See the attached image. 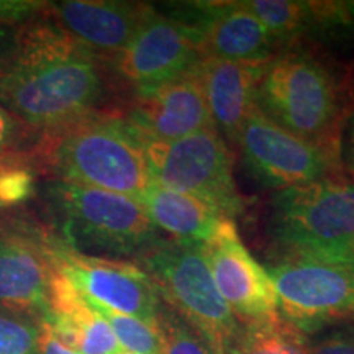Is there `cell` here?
Here are the masks:
<instances>
[{"mask_svg":"<svg viewBox=\"0 0 354 354\" xmlns=\"http://www.w3.org/2000/svg\"><path fill=\"white\" fill-rule=\"evenodd\" d=\"M136 261L162 304L198 331L216 354H227L240 323L216 289L202 245L161 238Z\"/></svg>","mask_w":354,"mask_h":354,"instance_id":"6","label":"cell"},{"mask_svg":"<svg viewBox=\"0 0 354 354\" xmlns=\"http://www.w3.org/2000/svg\"><path fill=\"white\" fill-rule=\"evenodd\" d=\"M117 84L105 57L71 38L43 12L13 28L0 57V105L38 131L113 110L107 100Z\"/></svg>","mask_w":354,"mask_h":354,"instance_id":"1","label":"cell"},{"mask_svg":"<svg viewBox=\"0 0 354 354\" xmlns=\"http://www.w3.org/2000/svg\"><path fill=\"white\" fill-rule=\"evenodd\" d=\"M120 354H131V353H125V351H122Z\"/></svg>","mask_w":354,"mask_h":354,"instance_id":"32","label":"cell"},{"mask_svg":"<svg viewBox=\"0 0 354 354\" xmlns=\"http://www.w3.org/2000/svg\"><path fill=\"white\" fill-rule=\"evenodd\" d=\"M41 190L46 223L77 253L138 259L162 238L135 197L56 180Z\"/></svg>","mask_w":354,"mask_h":354,"instance_id":"3","label":"cell"},{"mask_svg":"<svg viewBox=\"0 0 354 354\" xmlns=\"http://www.w3.org/2000/svg\"><path fill=\"white\" fill-rule=\"evenodd\" d=\"M279 313L302 335L354 318V269L325 261L277 256L269 266Z\"/></svg>","mask_w":354,"mask_h":354,"instance_id":"9","label":"cell"},{"mask_svg":"<svg viewBox=\"0 0 354 354\" xmlns=\"http://www.w3.org/2000/svg\"><path fill=\"white\" fill-rule=\"evenodd\" d=\"M38 354H79L73 349L66 346L57 339V336L53 333L51 326L46 320L41 322L39 326V339H38Z\"/></svg>","mask_w":354,"mask_h":354,"instance_id":"29","label":"cell"},{"mask_svg":"<svg viewBox=\"0 0 354 354\" xmlns=\"http://www.w3.org/2000/svg\"><path fill=\"white\" fill-rule=\"evenodd\" d=\"M307 354H354V331L335 330L307 339Z\"/></svg>","mask_w":354,"mask_h":354,"instance_id":"28","label":"cell"},{"mask_svg":"<svg viewBox=\"0 0 354 354\" xmlns=\"http://www.w3.org/2000/svg\"><path fill=\"white\" fill-rule=\"evenodd\" d=\"M55 264L97 310L156 322L162 300L138 263L77 253L59 240Z\"/></svg>","mask_w":354,"mask_h":354,"instance_id":"12","label":"cell"},{"mask_svg":"<svg viewBox=\"0 0 354 354\" xmlns=\"http://www.w3.org/2000/svg\"><path fill=\"white\" fill-rule=\"evenodd\" d=\"M202 251L221 299L240 325L281 317L271 277L248 251L233 220L221 221Z\"/></svg>","mask_w":354,"mask_h":354,"instance_id":"13","label":"cell"},{"mask_svg":"<svg viewBox=\"0 0 354 354\" xmlns=\"http://www.w3.org/2000/svg\"><path fill=\"white\" fill-rule=\"evenodd\" d=\"M201 59L196 32L172 13L154 8L138 33L109 64L117 82L135 92L190 73Z\"/></svg>","mask_w":354,"mask_h":354,"instance_id":"11","label":"cell"},{"mask_svg":"<svg viewBox=\"0 0 354 354\" xmlns=\"http://www.w3.org/2000/svg\"><path fill=\"white\" fill-rule=\"evenodd\" d=\"M99 312L109 322L122 351L131 354L161 353V339H159L156 322H146L109 310H99Z\"/></svg>","mask_w":354,"mask_h":354,"instance_id":"24","label":"cell"},{"mask_svg":"<svg viewBox=\"0 0 354 354\" xmlns=\"http://www.w3.org/2000/svg\"><path fill=\"white\" fill-rule=\"evenodd\" d=\"M256 105L300 138L339 151L344 99L338 77L310 51L292 46L266 66Z\"/></svg>","mask_w":354,"mask_h":354,"instance_id":"4","label":"cell"},{"mask_svg":"<svg viewBox=\"0 0 354 354\" xmlns=\"http://www.w3.org/2000/svg\"><path fill=\"white\" fill-rule=\"evenodd\" d=\"M154 10L153 6L120 0L44 2L43 15L105 59L118 55Z\"/></svg>","mask_w":354,"mask_h":354,"instance_id":"16","label":"cell"},{"mask_svg":"<svg viewBox=\"0 0 354 354\" xmlns=\"http://www.w3.org/2000/svg\"><path fill=\"white\" fill-rule=\"evenodd\" d=\"M44 2L30 0H0V25L8 28L28 24L41 15Z\"/></svg>","mask_w":354,"mask_h":354,"instance_id":"27","label":"cell"},{"mask_svg":"<svg viewBox=\"0 0 354 354\" xmlns=\"http://www.w3.org/2000/svg\"><path fill=\"white\" fill-rule=\"evenodd\" d=\"M145 146L154 183L201 198L227 220L241 214L245 201L234 183L232 151L215 128Z\"/></svg>","mask_w":354,"mask_h":354,"instance_id":"7","label":"cell"},{"mask_svg":"<svg viewBox=\"0 0 354 354\" xmlns=\"http://www.w3.org/2000/svg\"><path fill=\"white\" fill-rule=\"evenodd\" d=\"M12 35H13V28H8V26L0 25V57L3 56V53H6L8 44H10Z\"/></svg>","mask_w":354,"mask_h":354,"instance_id":"31","label":"cell"},{"mask_svg":"<svg viewBox=\"0 0 354 354\" xmlns=\"http://www.w3.org/2000/svg\"><path fill=\"white\" fill-rule=\"evenodd\" d=\"M122 113L145 143H167L215 128L194 69L159 86L135 91Z\"/></svg>","mask_w":354,"mask_h":354,"instance_id":"15","label":"cell"},{"mask_svg":"<svg viewBox=\"0 0 354 354\" xmlns=\"http://www.w3.org/2000/svg\"><path fill=\"white\" fill-rule=\"evenodd\" d=\"M138 201L154 227L169 234L171 240L187 245L207 243L221 221L227 220L201 198L162 187L156 183L149 185Z\"/></svg>","mask_w":354,"mask_h":354,"instance_id":"19","label":"cell"},{"mask_svg":"<svg viewBox=\"0 0 354 354\" xmlns=\"http://www.w3.org/2000/svg\"><path fill=\"white\" fill-rule=\"evenodd\" d=\"M59 238L26 210L0 212V307L46 320Z\"/></svg>","mask_w":354,"mask_h":354,"instance_id":"8","label":"cell"},{"mask_svg":"<svg viewBox=\"0 0 354 354\" xmlns=\"http://www.w3.org/2000/svg\"><path fill=\"white\" fill-rule=\"evenodd\" d=\"M227 354H307V338L282 317L240 325Z\"/></svg>","mask_w":354,"mask_h":354,"instance_id":"20","label":"cell"},{"mask_svg":"<svg viewBox=\"0 0 354 354\" xmlns=\"http://www.w3.org/2000/svg\"><path fill=\"white\" fill-rule=\"evenodd\" d=\"M41 318L0 307V354H38Z\"/></svg>","mask_w":354,"mask_h":354,"instance_id":"25","label":"cell"},{"mask_svg":"<svg viewBox=\"0 0 354 354\" xmlns=\"http://www.w3.org/2000/svg\"><path fill=\"white\" fill-rule=\"evenodd\" d=\"M169 10L196 32L202 57L269 63L279 55L271 33L243 2H185Z\"/></svg>","mask_w":354,"mask_h":354,"instance_id":"14","label":"cell"},{"mask_svg":"<svg viewBox=\"0 0 354 354\" xmlns=\"http://www.w3.org/2000/svg\"><path fill=\"white\" fill-rule=\"evenodd\" d=\"M28 162L50 180L135 198L154 183L145 141L118 109L39 131Z\"/></svg>","mask_w":354,"mask_h":354,"instance_id":"2","label":"cell"},{"mask_svg":"<svg viewBox=\"0 0 354 354\" xmlns=\"http://www.w3.org/2000/svg\"><path fill=\"white\" fill-rule=\"evenodd\" d=\"M351 171H353V172H354V167H353V169H351Z\"/></svg>","mask_w":354,"mask_h":354,"instance_id":"33","label":"cell"},{"mask_svg":"<svg viewBox=\"0 0 354 354\" xmlns=\"http://www.w3.org/2000/svg\"><path fill=\"white\" fill-rule=\"evenodd\" d=\"M346 165L349 166V169L354 167V117L351 120V127H349L346 141Z\"/></svg>","mask_w":354,"mask_h":354,"instance_id":"30","label":"cell"},{"mask_svg":"<svg viewBox=\"0 0 354 354\" xmlns=\"http://www.w3.org/2000/svg\"><path fill=\"white\" fill-rule=\"evenodd\" d=\"M37 172L28 159L0 156V212L19 209L37 196Z\"/></svg>","mask_w":354,"mask_h":354,"instance_id":"22","label":"cell"},{"mask_svg":"<svg viewBox=\"0 0 354 354\" xmlns=\"http://www.w3.org/2000/svg\"><path fill=\"white\" fill-rule=\"evenodd\" d=\"M269 230L277 256L354 269V183L330 177L279 190Z\"/></svg>","mask_w":354,"mask_h":354,"instance_id":"5","label":"cell"},{"mask_svg":"<svg viewBox=\"0 0 354 354\" xmlns=\"http://www.w3.org/2000/svg\"><path fill=\"white\" fill-rule=\"evenodd\" d=\"M46 322L57 339L79 354L122 353L109 322L57 268L50 282Z\"/></svg>","mask_w":354,"mask_h":354,"instance_id":"18","label":"cell"},{"mask_svg":"<svg viewBox=\"0 0 354 354\" xmlns=\"http://www.w3.org/2000/svg\"><path fill=\"white\" fill-rule=\"evenodd\" d=\"M266 66L268 63L202 57L194 68L215 130L233 143L248 115L258 107V87Z\"/></svg>","mask_w":354,"mask_h":354,"instance_id":"17","label":"cell"},{"mask_svg":"<svg viewBox=\"0 0 354 354\" xmlns=\"http://www.w3.org/2000/svg\"><path fill=\"white\" fill-rule=\"evenodd\" d=\"M38 130L0 105V156L28 159L30 149L38 138Z\"/></svg>","mask_w":354,"mask_h":354,"instance_id":"26","label":"cell"},{"mask_svg":"<svg viewBox=\"0 0 354 354\" xmlns=\"http://www.w3.org/2000/svg\"><path fill=\"white\" fill-rule=\"evenodd\" d=\"M248 10L258 19L277 43L279 53L290 50L292 44L310 32L312 2L295 0H246Z\"/></svg>","mask_w":354,"mask_h":354,"instance_id":"21","label":"cell"},{"mask_svg":"<svg viewBox=\"0 0 354 354\" xmlns=\"http://www.w3.org/2000/svg\"><path fill=\"white\" fill-rule=\"evenodd\" d=\"M234 145L254 179L276 190L330 179L342 165L339 151L300 138L258 107L246 117Z\"/></svg>","mask_w":354,"mask_h":354,"instance_id":"10","label":"cell"},{"mask_svg":"<svg viewBox=\"0 0 354 354\" xmlns=\"http://www.w3.org/2000/svg\"><path fill=\"white\" fill-rule=\"evenodd\" d=\"M156 325L161 339L159 354H216L198 331L165 304L159 308Z\"/></svg>","mask_w":354,"mask_h":354,"instance_id":"23","label":"cell"}]
</instances>
